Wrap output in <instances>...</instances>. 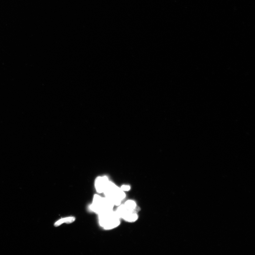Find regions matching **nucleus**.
<instances>
[{"label":"nucleus","instance_id":"0eeeda50","mask_svg":"<svg viewBox=\"0 0 255 255\" xmlns=\"http://www.w3.org/2000/svg\"><path fill=\"white\" fill-rule=\"evenodd\" d=\"M124 204L126 208L130 211H135L137 207V203L133 200H128L126 201Z\"/></svg>","mask_w":255,"mask_h":255},{"label":"nucleus","instance_id":"6e6552de","mask_svg":"<svg viewBox=\"0 0 255 255\" xmlns=\"http://www.w3.org/2000/svg\"><path fill=\"white\" fill-rule=\"evenodd\" d=\"M120 188L124 192L128 191L130 190V186L128 185H123L121 186Z\"/></svg>","mask_w":255,"mask_h":255},{"label":"nucleus","instance_id":"7ed1b4c3","mask_svg":"<svg viewBox=\"0 0 255 255\" xmlns=\"http://www.w3.org/2000/svg\"><path fill=\"white\" fill-rule=\"evenodd\" d=\"M114 204L105 197L96 194L93 197L92 203L89 206L90 210L99 214L113 210Z\"/></svg>","mask_w":255,"mask_h":255},{"label":"nucleus","instance_id":"f03ea898","mask_svg":"<svg viewBox=\"0 0 255 255\" xmlns=\"http://www.w3.org/2000/svg\"><path fill=\"white\" fill-rule=\"evenodd\" d=\"M100 225L106 230L117 228L121 223L120 218L113 210L98 214Z\"/></svg>","mask_w":255,"mask_h":255},{"label":"nucleus","instance_id":"20e7f679","mask_svg":"<svg viewBox=\"0 0 255 255\" xmlns=\"http://www.w3.org/2000/svg\"><path fill=\"white\" fill-rule=\"evenodd\" d=\"M110 180L107 176H98L95 181V188L98 194L103 193V191Z\"/></svg>","mask_w":255,"mask_h":255},{"label":"nucleus","instance_id":"423d86ee","mask_svg":"<svg viewBox=\"0 0 255 255\" xmlns=\"http://www.w3.org/2000/svg\"><path fill=\"white\" fill-rule=\"evenodd\" d=\"M75 218L74 216H69L62 218L59 220L54 223L55 227H58L64 223L70 224L73 223L75 221Z\"/></svg>","mask_w":255,"mask_h":255},{"label":"nucleus","instance_id":"39448f33","mask_svg":"<svg viewBox=\"0 0 255 255\" xmlns=\"http://www.w3.org/2000/svg\"><path fill=\"white\" fill-rule=\"evenodd\" d=\"M138 218V214L135 212V211L129 210L122 219L126 221L133 223L137 221Z\"/></svg>","mask_w":255,"mask_h":255},{"label":"nucleus","instance_id":"f257e3e1","mask_svg":"<svg viewBox=\"0 0 255 255\" xmlns=\"http://www.w3.org/2000/svg\"><path fill=\"white\" fill-rule=\"evenodd\" d=\"M103 193L105 198L114 206H117L120 205L126 197L125 192L110 181L106 185Z\"/></svg>","mask_w":255,"mask_h":255}]
</instances>
